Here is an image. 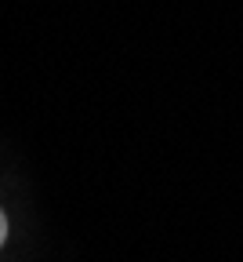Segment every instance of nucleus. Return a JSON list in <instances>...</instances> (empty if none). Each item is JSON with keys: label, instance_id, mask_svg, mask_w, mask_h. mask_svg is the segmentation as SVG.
<instances>
[{"label": "nucleus", "instance_id": "obj_1", "mask_svg": "<svg viewBox=\"0 0 243 262\" xmlns=\"http://www.w3.org/2000/svg\"><path fill=\"white\" fill-rule=\"evenodd\" d=\"M4 241H8V215L0 211V248H4Z\"/></svg>", "mask_w": 243, "mask_h": 262}]
</instances>
